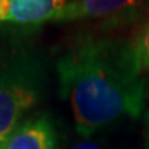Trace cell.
Masks as SVG:
<instances>
[{
    "mask_svg": "<svg viewBox=\"0 0 149 149\" xmlns=\"http://www.w3.org/2000/svg\"><path fill=\"white\" fill-rule=\"evenodd\" d=\"M0 149H4V144H0Z\"/></svg>",
    "mask_w": 149,
    "mask_h": 149,
    "instance_id": "9c48e42d",
    "label": "cell"
},
{
    "mask_svg": "<svg viewBox=\"0 0 149 149\" xmlns=\"http://www.w3.org/2000/svg\"><path fill=\"white\" fill-rule=\"evenodd\" d=\"M72 149H108L107 145H104L101 141H84L74 145Z\"/></svg>",
    "mask_w": 149,
    "mask_h": 149,
    "instance_id": "52a82bcc",
    "label": "cell"
},
{
    "mask_svg": "<svg viewBox=\"0 0 149 149\" xmlns=\"http://www.w3.org/2000/svg\"><path fill=\"white\" fill-rule=\"evenodd\" d=\"M44 81V66L31 54L17 55L0 70V144H6L24 113L39 102Z\"/></svg>",
    "mask_w": 149,
    "mask_h": 149,
    "instance_id": "7a4b0ae2",
    "label": "cell"
},
{
    "mask_svg": "<svg viewBox=\"0 0 149 149\" xmlns=\"http://www.w3.org/2000/svg\"><path fill=\"white\" fill-rule=\"evenodd\" d=\"M69 0H0V24L40 25L62 11Z\"/></svg>",
    "mask_w": 149,
    "mask_h": 149,
    "instance_id": "277c9868",
    "label": "cell"
},
{
    "mask_svg": "<svg viewBox=\"0 0 149 149\" xmlns=\"http://www.w3.org/2000/svg\"><path fill=\"white\" fill-rule=\"evenodd\" d=\"M145 0H72L54 18V22L102 19L104 22L127 21L135 15Z\"/></svg>",
    "mask_w": 149,
    "mask_h": 149,
    "instance_id": "3957f363",
    "label": "cell"
},
{
    "mask_svg": "<svg viewBox=\"0 0 149 149\" xmlns=\"http://www.w3.org/2000/svg\"><path fill=\"white\" fill-rule=\"evenodd\" d=\"M59 93L69 98L74 126L88 138L145 108V70L134 39L80 35L57 62Z\"/></svg>",
    "mask_w": 149,
    "mask_h": 149,
    "instance_id": "6da1fadb",
    "label": "cell"
},
{
    "mask_svg": "<svg viewBox=\"0 0 149 149\" xmlns=\"http://www.w3.org/2000/svg\"><path fill=\"white\" fill-rule=\"evenodd\" d=\"M134 43L137 47V53L141 59V64L145 73L149 72V22L145 24L142 29L134 37Z\"/></svg>",
    "mask_w": 149,
    "mask_h": 149,
    "instance_id": "8992f818",
    "label": "cell"
},
{
    "mask_svg": "<svg viewBox=\"0 0 149 149\" xmlns=\"http://www.w3.org/2000/svg\"><path fill=\"white\" fill-rule=\"evenodd\" d=\"M57 131L48 115L21 123L6 141L4 149H55Z\"/></svg>",
    "mask_w": 149,
    "mask_h": 149,
    "instance_id": "5b68a950",
    "label": "cell"
},
{
    "mask_svg": "<svg viewBox=\"0 0 149 149\" xmlns=\"http://www.w3.org/2000/svg\"><path fill=\"white\" fill-rule=\"evenodd\" d=\"M145 149H149V130L146 131V138H145Z\"/></svg>",
    "mask_w": 149,
    "mask_h": 149,
    "instance_id": "ba28073f",
    "label": "cell"
}]
</instances>
